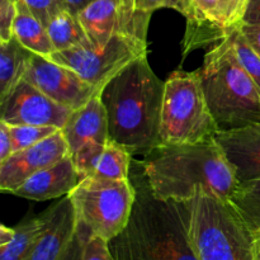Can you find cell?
I'll use <instances>...</instances> for the list:
<instances>
[{
    "label": "cell",
    "mask_w": 260,
    "mask_h": 260,
    "mask_svg": "<svg viewBox=\"0 0 260 260\" xmlns=\"http://www.w3.org/2000/svg\"><path fill=\"white\" fill-rule=\"evenodd\" d=\"M239 184L260 179V123L231 129H218L215 135Z\"/></svg>",
    "instance_id": "14"
},
{
    "label": "cell",
    "mask_w": 260,
    "mask_h": 260,
    "mask_svg": "<svg viewBox=\"0 0 260 260\" xmlns=\"http://www.w3.org/2000/svg\"><path fill=\"white\" fill-rule=\"evenodd\" d=\"M15 234V229L14 228H8V226L2 225L0 226V246L2 245H7L8 243L13 240Z\"/></svg>",
    "instance_id": "35"
},
{
    "label": "cell",
    "mask_w": 260,
    "mask_h": 260,
    "mask_svg": "<svg viewBox=\"0 0 260 260\" xmlns=\"http://www.w3.org/2000/svg\"><path fill=\"white\" fill-rule=\"evenodd\" d=\"M46 28L55 51H65L91 45L78 15L69 10L58 13L48 22Z\"/></svg>",
    "instance_id": "20"
},
{
    "label": "cell",
    "mask_w": 260,
    "mask_h": 260,
    "mask_svg": "<svg viewBox=\"0 0 260 260\" xmlns=\"http://www.w3.org/2000/svg\"><path fill=\"white\" fill-rule=\"evenodd\" d=\"M147 53V41L127 35H116L104 46H81L55 51L48 58L66 66L83 80L102 91L107 83L128 63Z\"/></svg>",
    "instance_id": "8"
},
{
    "label": "cell",
    "mask_w": 260,
    "mask_h": 260,
    "mask_svg": "<svg viewBox=\"0 0 260 260\" xmlns=\"http://www.w3.org/2000/svg\"><path fill=\"white\" fill-rule=\"evenodd\" d=\"M165 81L140 56L104 85L101 99L108 116L109 140L132 155H146L160 145Z\"/></svg>",
    "instance_id": "3"
},
{
    "label": "cell",
    "mask_w": 260,
    "mask_h": 260,
    "mask_svg": "<svg viewBox=\"0 0 260 260\" xmlns=\"http://www.w3.org/2000/svg\"><path fill=\"white\" fill-rule=\"evenodd\" d=\"M197 71L218 129L260 123V91L239 62L229 38L206 53Z\"/></svg>",
    "instance_id": "4"
},
{
    "label": "cell",
    "mask_w": 260,
    "mask_h": 260,
    "mask_svg": "<svg viewBox=\"0 0 260 260\" xmlns=\"http://www.w3.org/2000/svg\"><path fill=\"white\" fill-rule=\"evenodd\" d=\"M139 164L152 193L161 200L187 202L207 194L230 201L240 185L215 139L159 145Z\"/></svg>",
    "instance_id": "2"
},
{
    "label": "cell",
    "mask_w": 260,
    "mask_h": 260,
    "mask_svg": "<svg viewBox=\"0 0 260 260\" xmlns=\"http://www.w3.org/2000/svg\"><path fill=\"white\" fill-rule=\"evenodd\" d=\"M45 226L29 260H61L78 231V217L69 196L43 212Z\"/></svg>",
    "instance_id": "15"
},
{
    "label": "cell",
    "mask_w": 260,
    "mask_h": 260,
    "mask_svg": "<svg viewBox=\"0 0 260 260\" xmlns=\"http://www.w3.org/2000/svg\"><path fill=\"white\" fill-rule=\"evenodd\" d=\"M129 179L136 198L127 226L109 241L116 260H198L189 235L190 201L156 197L142 170Z\"/></svg>",
    "instance_id": "1"
},
{
    "label": "cell",
    "mask_w": 260,
    "mask_h": 260,
    "mask_svg": "<svg viewBox=\"0 0 260 260\" xmlns=\"http://www.w3.org/2000/svg\"><path fill=\"white\" fill-rule=\"evenodd\" d=\"M83 179L84 177L76 169L70 155L61 161L33 174L12 194L36 202H43L69 196Z\"/></svg>",
    "instance_id": "16"
},
{
    "label": "cell",
    "mask_w": 260,
    "mask_h": 260,
    "mask_svg": "<svg viewBox=\"0 0 260 260\" xmlns=\"http://www.w3.org/2000/svg\"><path fill=\"white\" fill-rule=\"evenodd\" d=\"M13 154V142L9 132V124L0 119V162Z\"/></svg>",
    "instance_id": "30"
},
{
    "label": "cell",
    "mask_w": 260,
    "mask_h": 260,
    "mask_svg": "<svg viewBox=\"0 0 260 260\" xmlns=\"http://www.w3.org/2000/svg\"><path fill=\"white\" fill-rule=\"evenodd\" d=\"M57 131L58 128L52 126H33V124L9 126L10 137H12L13 142V152L33 146Z\"/></svg>",
    "instance_id": "25"
},
{
    "label": "cell",
    "mask_w": 260,
    "mask_h": 260,
    "mask_svg": "<svg viewBox=\"0 0 260 260\" xmlns=\"http://www.w3.org/2000/svg\"><path fill=\"white\" fill-rule=\"evenodd\" d=\"M83 236H81L80 230H79V223H78V231L76 235L74 236L73 241H71L70 246L65 254L62 255L61 260H83Z\"/></svg>",
    "instance_id": "32"
},
{
    "label": "cell",
    "mask_w": 260,
    "mask_h": 260,
    "mask_svg": "<svg viewBox=\"0 0 260 260\" xmlns=\"http://www.w3.org/2000/svg\"><path fill=\"white\" fill-rule=\"evenodd\" d=\"M228 38L230 40V43L233 46L234 52H235L239 62L245 69L249 76L253 79L260 91V56L249 45L248 41L245 40L244 35L241 33L240 28L236 29Z\"/></svg>",
    "instance_id": "24"
},
{
    "label": "cell",
    "mask_w": 260,
    "mask_h": 260,
    "mask_svg": "<svg viewBox=\"0 0 260 260\" xmlns=\"http://www.w3.org/2000/svg\"><path fill=\"white\" fill-rule=\"evenodd\" d=\"M244 23L248 24H258L260 23V0H249Z\"/></svg>",
    "instance_id": "33"
},
{
    "label": "cell",
    "mask_w": 260,
    "mask_h": 260,
    "mask_svg": "<svg viewBox=\"0 0 260 260\" xmlns=\"http://www.w3.org/2000/svg\"><path fill=\"white\" fill-rule=\"evenodd\" d=\"M23 79L73 111L101 94V90L83 80L74 70L38 53H33Z\"/></svg>",
    "instance_id": "11"
},
{
    "label": "cell",
    "mask_w": 260,
    "mask_h": 260,
    "mask_svg": "<svg viewBox=\"0 0 260 260\" xmlns=\"http://www.w3.org/2000/svg\"><path fill=\"white\" fill-rule=\"evenodd\" d=\"M254 231V246H255V260H260V228Z\"/></svg>",
    "instance_id": "36"
},
{
    "label": "cell",
    "mask_w": 260,
    "mask_h": 260,
    "mask_svg": "<svg viewBox=\"0 0 260 260\" xmlns=\"http://www.w3.org/2000/svg\"><path fill=\"white\" fill-rule=\"evenodd\" d=\"M61 132L71 154L86 142H108V116L101 95L93 96L88 103L73 111Z\"/></svg>",
    "instance_id": "17"
},
{
    "label": "cell",
    "mask_w": 260,
    "mask_h": 260,
    "mask_svg": "<svg viewBox=\"0 0 260 260\" xmlns=\"http://www.w3.org/2000/svg\"><path fill=\"white\" fill-rule=\"evenodd\" d=\"M63 2H65L66 9L76 15L81 9H84L86 5L90 4L94 0H63Z\"/></svg>",
    "instance_id": "34"
},
{
    "label": "cell",
    "mask_w": 260,
    "mask_h": 260,
    "mask_svg": "<svg viewBox=\"0 0 260 260\" xmlns=\"http://www.w3.org/2000/svg\"><path fill=\"white\" fill-rule=\"evenodd\" d=\"M135 8L140 12L154 13L155 10L161 8H169V9L177 10L185 18H189L192 12V4L190 0H134Z\"/></svg>",
    "instance_id": "28"
},
{
    "label": "cell",
    "mask_w": 260,
    "mask_h": 260,
    "mask_svg": "<svg viewBox=\"0 0 260 260\" xmlns=\"http://www.w3.org/2000/svg\"><path fill=\"white\" fill-rule=\"evenodd\" d=\"M240 30L251 48L260 56V23L258 24L244 23L240 27Z\"/></svg>",
    "instance_id": "31"
},
{
    "label": "cell",
    "mask_w": 260,
    "mask_h": 260,
    "mask_svg": "<svg viewBox=\"0 0 260 260\" xmlns=\"http://www.w3.org/2000/svg\"><path fill=\"white\" fill-rule=\"evenodd\" d=\"M43 25H47L53 17L66 9L63 0H23Z\"/></svg>",
    "instance_id": "27"
},
{
    "label": "cell",
    "mask_w": 260,
    "mask_h": 260,
    "mask_svg": "<svg viewBox=\"0 0 260 260\" xmlns=\"http://www.w3.org/2000/svg\"><path fill=\"white\" fill-rule=\"evenodd\" d=\"M70 155V149L61 129L33 146L13 152L0 162V190L13 193L33 174Z\"/></svg>",
    "instance_id": "13"
},
{
    "label": "cell",
    "mask_w": 260,
    "mask_h": 260,
    "mask_svg": "<svg viewBox=\"0 0 260 260\" xmlns=\"http://www.w3.org/2000/svg\"><path fill=\"white\" fill-rule=\"evenodd\" d=\"M217 131L198 71L173 73L165 81L160 145L197 144L213 139Z\"/></svg>",
    "instance_id": "6"
},
{
    "label": "cell",
    "mask_w": 260,
    "mask_h": 260,
    "mask_svg": "<svg viewBox=\"0 0 260 260\" xmlns=\"http://www.w3.org/2000/svg\"><path fill=\"white\" fill-rule=\"evenodd\" d=\"M71 113L73 109L58 104L24 79L0 101V119L9 126L33 124L61 129Z\"/></svg>",
    "instance_id": "12"
},
{
    "label": "cell",
    "mask_w": 260,
    "mask_h": 260,
    "mask_svg": "<svg viewBox=\"0 0 260 260\" xmlns=\"http://www.w3.org/2000/svg\"><path fill=\"white\" fill-rule=\"evenodd\" d=\"M182 57L212 42L230 37L244 24L249 0H190Z\"/></svg>",
    "instance_id": "9"
},
{
    "label": "cell",
    "mask_w": 260,
    "mask_h": 260,
    "mask_svg": "<svg viewBox=\"0 0 260 260\" xmlns=\"http://www.w3.org/2000/svg\"><path fill=\"white\" fill-rule=\"evenodd\" d=\"M69 197L75 207L78 222L94 235L111 241L128 223L136 189L131 179L84 178Z\"/></svg>",
    "instance_id": "7"
},
{
    "label": "cell",
    "mask_w": 260,
    "mask_h": 260,
    "mask_svg": "<svg viewBox=\"0 0 260 260\" xmlns=\"http://www.w3.org/2000/svg\"><path fill=\"white\" fill-rule=\"evenodd\" d=\"M91 45L104 46L113 36L147 38L151 13L140 12L134 0H94L78 13Z\"/></svg>",
    "instance_id": "10"
},
{
    "label": "cell",
    "mask_w": 260,
    "mask_h": 260,
    "mask_svg": "<svg viewBox=\"0 0 260 260\" xmlns=\"http://www.w3.org/2000/svg\"><path fill=\"white\" fill-rule=\"evenodd\" d=\"M33 52L15 37L0 42V101L5 98L24 78Z\"/></svg>",
    "instance_id": "19"
},
{
    "label": "cell",
    "mask_w": 260,
    "mask_h": 260,
    "mask_svg": "<svg viewBox=\"0 0 260 260\" xmlns=\"http://www.w3.org/2000/svg\"><path fill=\"white\" fill-rule=\"evenodd\" d=\"M230 201L253 230L260 228V179L239 185Z\"/></svg>",
    "instance_id": "23"
},
{
    "label": "cell",
    "mask_w": 260,
    "mask_h": 260,
    "mask_svg": "<svg viewBox=\"0 0 260 260\" xmlns=\"http://www.w3.org/2000/svg\"><path fill=\"white\" fill-rule=\"evenodd\" d=\"M13 37L25 48L45 57L55 52L47 28L36 18L23 0H17V15L13 23Z\"/></svg>",
    "instance_id": "18"
},
{
    "label": "cell",
    "mask_w": 260,
    "mask_h": 260,
    "mask_svg": "<svg viewBox=\"0 0 260 260\" xmlns=\"http://www.w3.org/2000/svg\"><path fill=\"white\" fill-rule=\"evenodd\" d=\"M79 223V222H78ZM83 236V260H116L112 254L109 241L91 234L84 225L79 223Z\"/></svg>",
    "instance_id": "26"
},
{
    "label": "cell",
    "mask_w": 260,
    "mask_h": 260,
    "mask_svg": "<svg viewBox=\"0 0 260 260\" xmlns=\"http://www.w3.org/2000/svg\"><path fill=\"white\" fill-rule=\"evenodd\" d=\"M45 226V216H33L15 226L14 238L0 246V260H29Z\"/></svg>",
    "instance_id": "22"
},
{
    "label": "cell",
    "mask_w": 260,
    "mask_h": 260,
    "mask_svg": "<svg viewBox=\"0 0 260 260\" xmlns=\"http://www.w3.org/2000/svg\"><path fill=\"white\" fill-rule=\"evenodd\" d=\"M131 167V152L121 145L109 140L94 162L93 170L88 178L103 180L129 179Z\"/></svg>",
    "instance_id": "21"
},
{
    "label": "cell",
    "mask_w": 260,
    "mask_h": 260,
    "mask_svg": "<svg viewBox=\"0 0 260 260\" xmlns=\"http://www.w3.org/2000/svg\"><path fill=\"white\" fill-rule=\"evenodd\" d=\"M189 235L198 260H255L254 231L231 201L190 200Z\"/></svg>",
    "instance_id": "5"
},
{
    "label": "cell",
    "mask_w": 260,
    "mask_h": 260,
    "mask_svg": "<svg viewBox=\"0 0 260 260\" xmlns=\"http://www.w3.org/2000/svg\"><path fill=\"white\" fill-rule=\"evenodd\" d=\"M17 15V0H0V42L13 37V23Z\"/></svg>",
    "instance_id": "29"
}]
</instances>
